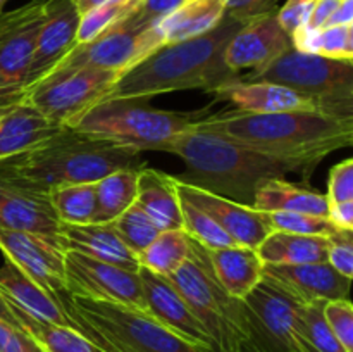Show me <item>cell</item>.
Here are the masks:
<instances>
[{
    "instance_id": "1",
    "label": "cell",
    "mask_w": 353,
    "mask_h": 352,
    "mask_svg": "<svg viewBox=\"0 0 353 352\" xmlns=\"http://www.w3.org/2000/svg\"><path fill=\"white\" fill-rule=\"evenodd\" d=\"M161 152L178 155L185 162L186 171L179 182L245 206H254L255 192L262 183L293 173L307 182L317 168L310 161L268 154L193 126L171 138Z\"/></svg>"
},
{
    "instance_id": "43",
    "label": "cell",
    "mask_w": 353,
    "mask_h": 352,
    "mask_svg": "<svg viewBox=\"0 0 353 352\" xmlns=\"http://www.w3.org/2000/svg\"><path fill=\"white\" fill-rule=\"evenodd\" d=\"M316 0H288L279 10H276L278 23L281 24L283 30L290 35L295 33L299 28L305 26L309 21L310 10H312Z\"/></svg>"
},
{
    "instance_id": "32",
    "label": "cell",
    "mask_w": 353,
    "mask_h": 352,
    "mask_svg": "<svg viewBox=\"0 0 353 352\" xmlns=\"http://www.w3.org/2000/svg\"><path fill=\"white\" fill-rule=\"evenodd\" d=\"M138 169L124 168L109 173L95 183L99 223L114 221L137 200Z\"/></svg>"
},
{
    "instance_id": "2",
    "label": "cell",
    "mask_w": 353,
    "mask_h": 352,
    "mask_svg": "<svg viewBox=\"0 0 353 352\" xmlns=\"http://www.w3.org/2000/svg\"><path fill=\"white\" fill-rule=\"evenodd\" d=\"M250 16L228 14L209 33L162 45L128 69L110 86L105 99H145L181 90L214 92L238 79L224 64V48ZM103 99V100H105Z\"/></svg>"
},
{
    "instance_id": "34",
    "label": "cell",
    "mask_w": 353,
    "mask_h": 352,
    "mask_svg": "<svg viewBox=\"0 0 353 352\" xmlns=\"http://www.w3.org/2000/svg\"><path fill=\"white\" fill-rule=\"evenodd\" d=\"M324 300L300 304L296 314V335L314 352H347L331 331L324 317Z\"/></svg>"
},
{
    "instance_id": "23",
    "label": "cell",
    "mask_w": 353,
    "mask_h": 352,
    "mask_svg": "<svg viewBox=\"0 0 353 352\" xmlns=\"http://www.w3.org/2000/svg\"><path fill=\"white\" fill-rule=\"evenodd\" d=\"M61 130L23 95L0 99V161L9 159Z\"/></svg>"
},
{
    "instance_id": "8",
    "label": "cell",
    "mask_w": 353,
    "mask_h": 352,
    "mask_svg": "<svg viewBox=\"0 0 353 352\" xmlns=\"http://www.w3.org/2000/svg\"><path fill=\"white\" fill-rule=\"evenodd\" d=\"M168 280L205 328L214 352H234L245 340L240 300L228 295L217 282L205 247L192 240V255Z\"/></svg>"
},
{
    "instance_id": "10",
    "label": "cell",
    "mask_w": 353,
    "mask_h": 352,
    "mask_svg": "<svg viewBox=\"0 0 353 352\" xmlns=\"http://www.w3.org/2000/svg\"><path fill=\"white\" fill-rule=\"evenodd\" d=\"M119 76L109 69L83 68L40 79L21 95L52 124L72 128L86 110L105 99Z\"/></svg>"
},
{
    "instance_id": "21",
    "label": "cell",
    "mask_w": 353,
    "mask_h": 352,
    "mask_svg": "<svg viewBox=\"0 0 353 352\" xmlns=\"http://www.w3.org/2000/svg\"><path fill=\"white\" fill-rule=\"evenodd\" d=\"M138 273H140L145 300H147V313L186 340L205 345L214 351L209 333L196 320L174 285L165 276L155 275L150 269L141 268V266Z\"/></svg>"
},
{
    "instance_id": "36",
    "label": "cell",
    "mask_w": 353,
    "mask_h": 352,
    "mask_svg": "<svg viewBox=\"0 0 353 352\" xmlns=\"http://www.w3.org/2000/svg\"><path fill=\"white\" fill-rule=\"evenodd\" d=\"M181 214H183V231L192 240L205 247L207 251L221 247H231L236 245L233 238L212 219L207 213L199 209L193 204L181 199Z\"/></svg>"
},
{
    "instance_id": "38",
    "label": "cell",
    "mask_w": 353,
    "mask_h": 352,
    "mask_svg": "<svg viewBox=\"0 0 353 352\" xmlns=\"http://www.w3.org/2000/svg\"><path fill=\"white\" fill-rule=\"evenodd\" d=\"M272 231L312 235V237H333L338 230L327 217L303 213H268Z\"/></svg>"
},
{
    "instance_id": "33",
    "label": "cell",
    "mask_w": 353,
    "mask_h": 352,
    "mask_svg": "<svg viewBox=\"0 0 353 352\" xmlns=\"http://www.w3.org/2000/svg\"><path fill=\"white\" fill-rule=\"evenodd\" d=\"M57 217L65 224L99 223L95 183L57 186L48 192Z\"/></svg>"
},
{
    "instance_id": "28",
    "label": "cell",
    "mask_w": 353,
    "mask_h": 352,
    "mask_svg": "<svg viewBox=\"0 0 353 352\" xmlns=\"http://www.w3.org/2000/svg\"><path fill=\"white\" fill-rule=\"evenodd\" d=\"M226 16L224 0H188L157 21L164 45L209 33Z\"/></svg>"
},
{
    "instance_id": "18",
    "label": "cell",
    "mask_w": 353,
    "mask_h": 352,
    "mask_svg": "<svg viewBox=\"0 0 353 352\" xmlns=\"http://www.w3.org/2000/svg\"><path fill=\"white\" fill-rule=\"evenodd\" d=\"M61 219L50 195L0 179V228L61 242Z\"/></svg>"
},
{
    "instance_id": "16",
    "label": "cell",
    "mask_w": 353,
    "mask_h": 352,
    "mask_svg": "<svg viewBox=\"0 0 353 352\" xmlns=\"http://www.w3.org/2000/svg\"><path fill=\"white\" fill-rule=\"evenodd\" d=\"M176 185H178L179 199L193 204L209 214L233 238L236 245L257 248L272 231L268 213H261L252 206H245L209 190L188 185L185 182H179L178 178H176Z\"/></svg>"
},
{
    "instance_id": "50",
    "label": "cell",
    "mask_w": 353,
    "mask_h": 352,
    "mask_svg": "<svg viewBox=\"0 0 353 352\" xmlns=\"http://www.w3.org/2000/svg\"><path fill=\"white\" fill-rule=\"evenodd\" d=\"M0 320L6 321V323H9L10 326L23 330V328H21V324H19V321H17L16 314L12 313V309H10L9 304H7V300L2 297V293H0Z\"/></svg>"
},
{
    "instance_id": "22",
    "label": "cell",
    "mask_w": 353,
    "mask_h": 352,
    "mask_svg": "<svg viewBox=\"0 0 353 352\" xmlns=\"http://www.w3.org/2000/svg\"><path fill=\"white\" fill-rule=\"evenodd\" d=\"M0 293L3 299L33 316L34 320L72 328L83 333V328L79 326L78 321L69 316L59 297L41 289L7 257L0 266Z\"/></svg>"
},
{
    "instance_id": "49",
    "label": "cell",
    "mask_w": 353,
    "mask_h": 352,
    "mask_svg": "<svg viewBox=\"0 0 353 352\" xmlns=\"http://www.w3.org/2000/svg\"><path fill=\"white\" fill-rule=\"evenodd\" d=\"M345 24H353V0H340L326 26H345Z\"/></svg>"
},
{
    "instance_id": "47",
    "label": "cell",
    "mask_w": 353,
    "mask_h": 352,
    "mask_svg": "<svg viewBox=\"0 0 353 352\" xmlns=\"http://www.w3.org/2000/svg\"><path fill=\"white\" fill-rule=\"evenodd\" d=\"M226 2V12L234 16H252V14L264 12L271 9L274 0H224Z\"/></svg>"
},
{
    "instance_id": "24",
    "label": "cell",
    "mask_w": 353,
    "mask_h": 352,
    "mask_svg": "<svg viewBox=\"0 0 353 352\" xmlns=\"http://www.w3.org/2000/svg\"><path fill=\"white\" fill-rule=\"evenodd\" d=\"M61 242L65 251H76L88 257L119 266V268L138 271L140 261L124 245L117 235L114 221L90 224H65L61 226Z\"/></svg>"
},
{
    "instance_id": "11",
    "label": "cell",
    "mask_w": 353,
    "mask_h": 352,
    "mask_svg": "<svg viewBox=\"0 0 353 352\" xmlns=\"http://www.w3.org/2000/svg\"><path fill=\"white\" fill-rule=\"evenodd\" d=\"M300 304L303 302L264 276L240 300L245 340L261 352H299L302 349L296 335Z\"/></svg>"
},
{
    "instance_id": "46",
    "label": "cell",
    "mask_w": 353,
    "mask_h": 352,
    "mask_svg": "<svg viewBox=\"0 0 353 352\" xmlns=\"http://www.w3.org/2000/svg\"><path fill=\"white\" fill-rule=\"evenodd\" d=\"M338 2L340 0H316L305 26H309L310 30H323V28H326L327 21H330L331 14L336 9Z\"/></svg>"
},
{
    "instance_id": "12",
    "label": "cell",
    "mask_w": 353,
    "mask_h": 352,
    "mask_svg": "<svg viewBox=\"0 0 353 352\" xmlns=\"http://www.w3.org/2000/svg\"><path fill=\"white\" fill-rule=\"evenodd\" d=\"M64 275L65 292L69 295L147 313V300L138 271L119 268L76 251H65Z\"/></svg>"
},
{
    "instance_id": "40",
    "label": "cell",
    "mask_w": 353,
    "mask_h": 352,
    "mask_svg": "<svg viewBox=\"0 0 353 352\" xmlns=\"http://www.w3.org/2000/svg\"><path fill=\"white\" fill-rule=\"evenodd\" d=\"M324 317L331 331L347 352H353V306L350 299L330 300L324 304Z\"/></svg>"
},
{
    "instance_id": "54",
    "label": "cell",
    "mask_w": 353,
    "mask_h": 352,
    "mask_svg": "<svg viewBox=\"0 0 353 352\" xmlns=\"http://www.w3.org/2000/svg\"><path fill=\"white\" fill-rule=\"evenodd\" d=\"M9 2V0H0V12H2V9H3V6H6V3Z\"/></svg>"
},
{
    "instance_id": "27",
    "label": "cell",
    "mask_w": 353,
    "mask_h": 352,
    "mask_svg": "<svg viewBox=\"0 0 353 352\" xmlns=\"http://www.w3.org/2000/svg\"><path fill=\"white\" fill-rule=\"evenodd\" d=\"M252 207L261 213H303L327 217L330 199L309 186L274 178L259 186Z\"/></svg>"
},
{
    "instance_id": "15",
    "label": "cell",
    "mask_w": 353,
    "mask_h": 352,
    "mask_svg": "<svg viewBox=\"0 0 353 352\" xmlns=\"http://www.w3.org/2000/svg\"><path fill=\"white\" fill-rule=\"evenodd\" d=\"M0 251L48 293L65 292V248L59 242L0 228Z\"/></svg>"
},
{
    "instance_id": "31",
    "label": "cell",
    "mask_w": 353,
    "mask_h": 352,
    "mask_svg": "<svg viewBox=\"0 0 353 352\" xmlns=\"http://www.w3.org/2000/svg\"><path fill=\"white\" fill-rule=\"evenodd\" d=\"M192 255V238L183 230H162L138 255L141 268L161 276H171Z\"/></svg>"
},
{
    "instance_id": "44",
    "label": "cell",
    "mask_w": 353,
    "mask_h": 352,
    "mask_svg": "<svg viewBox=\"0 0 353 352\" xmlns=\"http://www.w3.org/2000/svg\"><path fill=\"white\" fill-rule=\"evenodd\" d=\"M0 352H43L24 330L0 320Z\"/></svg>"
},
{
    "instance_id": "14",
    "label": "cell",
    "mask_w": 353,
    "mask_h": 352,
    "mask_svg": "<svg viewBox=\"0 0 353 352\" xmlns=\"http://www.w3.org/2000/svg\"><path fill=\"white\" fill-rule=\"evenodd\" d=\"M292 48V38L278 23L276 9L252 14L224 48V64L240 75L261 71Z\"/></svg>"
},
{
    "instance_id": "7",
    "label": "cell",
    "mask_w": 353,
    "mask_h": 352,
    "mask_svg": "<svg viewBox=\"0 0 353 352\" xmlns=\"http://www.w3.org/2000/svg\"><path fill=\"white\" fill-rule=\"evenodd\" d=\"M238 79L288 86L314 100L327 116L353 119V61L303 54L292 47L264 69Z\"/></svg>"
},
{
    "instance_id": "48",
    "label": "cell",
    "mask_w": 353,
    "mask_h": 352,
    "mask_svg": "<svg viewBox=\"0 0 353 352\" xmlns=\"http://www.w3.org/2000/svg\"><path fill=\"white\" fill-rule=\"evenodd\" d=\"M186 2L188 0H141L140 10L152 19H161Z\"/></svg>"
},
{
    "instance_id": "4",
    "label": "cell",
    "mask_w": 353,
    "mask_h": 352,
    "mask_svg": "<svg viewBox=\"0 0 353 352\" xmlns=\"http://www.w3.org/2000/svg\"><path fill=\"white\" fill-rule=\"evenodd\" d=\"M193 128L268 154L303 159L317 166L333 152L353 145V119L302 110L274 114L224 110L210 114Z\"/></svg>"
},
{
    "instance_id": "29",
    "label": "cell",
    "mask_w": 353,
    "mask_h": 352,
    "mask_svg": "<svg viewBox=\"0 0 353 352\" xmlns=\"http://www.w3.org/2000/svg\"><path fill=\"white\" fill-rule=\"evenodd\" d=\"M330 237L271 231L257 247L264 264H305L327 262Z\"/></svg>"
},
{
    "instance_id": "37",
    "label": "cell",
    "mask_w": 353,
    "mask_h": 352,
    "mask_svg": "<svg viewBox=\"0 0 353 352\" xmlns=\"http://www.w3.org/2000/svg\"><path fill=\"white\" fill-rule=\"evenodd\" d=\"M114 226L124 245L137 255H140L162 231L137 204L117 216L114 219Z\"/></svg>"
},
{
    "instance_id": "19",
    "label": "cell",
    "mask_w": 353,
    "mask_h": 352,
    "mask_svg": "<svg viewBox=\"0 0 353 352\" xmlns=\"http://www.w3.org/2000/svg\"><path fill=\"white\" fill-rule=\"evenodd\" d=\"M264 276L278 283L300 302L350 299L352 278L338 273L327 262L305 264H264Z\"/></svg>"
},
{
    "instance_id": "30",
    "label": "cell",
    "mask_w": 353,
    "mask_h": 352,
    "mask_svg": "<svg viewBox=\"0 0 353 352\" xmlns=\"http://www.w3.org/2000/svg\"><path fill=\"white\" fill-rule=\"evenodd\" d=\"M7 304L16 314L21 328L43 349V352H110L97 342L85 337L81 331L34 320L33 316L21 311L9 300H7Z\"/></svg>"
},
{
    "instance_id": "51",
    "label": "cell",
    "mask_w": 353,
    "mask_h": 352,
    "mask_svg": "<svg viewBox=\"0 0 353 352\" xmlns=\"http://www.w3.org/2000/svg\"><path fill=\"white\" fill-rule=\"evenodd\" d=\"M109 2V0H72V3H74L76 10H78L79 16H83V14L90 12V10H93L95 7L102 6V3Z\"/></svg>"
},
{
    "instance_id": "45",
    "label": "cell",
    "mask_w": 353,
    "mask_h": 352,
    "mask_svg": "<svg viewBox=\"0 0 353 352\" xmlns=\"http://www.w3.org/2000/svg\"><path fill=\"white\" fill-rule=\"evenodd\" d=\"M327 219L338 230L353 231V200H347V202H330Z\"/></svg>"
},
{
    "instance_id": "39",
    "label": "cell",
    "mask_w": 353,
    "mask_h": 352,
    "mask_svg": "<svg viewBox=\"0 0 353 352\" xmlns=\"http://www.w3.org/2000/svg\"><path fill=\"white\" fill-rule=\"evenodd\" d=\"M316 54L338 61H353V24L326 26L317 31Z\"/></svg>"
},
{
    "instance_id": "5",
    "label": "cell",
    "mask_w": 353,
    "mask_h": 352,
    "mask_svg": "<svg viewBox=\"0 0 353 352\" xmlns=\"http://www.w3.org/2000/svg\"><path fill=\"white\" fill-rule=\"evenodd\" d=\"M83 335L110 352H214L193 344L150 314L85 297L55 293Z\"/></svg>"
},
{
    "instance_id": "17",
    "label": "cell",
    "mask_w": 353,
    "mask_h": 352,
    "mask_svg": "<svg viewBox=\"0 0 353 352\" xmlns=\"http://www.w3.org/2000/svg\"><path fill=\"white\" fill-rule=\"evenodd\" d=\"M79 17L72 0H45L43 21L23 92L43 78L74 47Z\"/></svg>"
},
{
    "instance_id": "53",
    "label": "cell",
    "mask_w": 353,
    "mask_h": 352,
    "mask_svg": "<svg viewBox=\"0 0 353 352\" xmlns=\"http://www.w3.org/2000/svg\"><path fill=\"white\" fill-rule=\"evenodd\" d=\"M299 352H314L312 349H309V347H305V345H302V349H300Z\"/></svg>"
},
{
    "instance_id": "9",
    "label": "cell",
    "mask_w": 353,
    "mask_h": 352,
    "mask_svg": "<svg viewBox=\"0 0 353 352\" xmlns=\"http://www.w3.org/2000/svg\"><path fill=\"white\" fill-rule=\"evenodd\" d=\"M157 21L141 12L138 7L134 12L88 43L74 45L43 78L83 68L109 69L123 75L164 45Z\"/></svg>"
},
{
    "instance_id": "20",
    "label": "cell",
    "mask_w": 353,
    "mask_h": 352,
    "mask_svg": "<svg viewBox=\"0 0 353 352\" xmlns=\"http://www.w3.org/2000/svg\"><path fill=\"white\" fill-rule=\"evenodd\" d=\"M209 95L219 102H230L234 110L250 114H274V113H321L314 100L307 99L302 93L268 81H234L219 86Z\"/></svg>"
},
{
    "instance_id": "26",
    "label": "cell",
    "mask_w": 353,
    "mask_h": 352,
    "mask_svg": "<svg viewBox=\"0 0 353 352\" xmlns=\"http://www.w3.org/2000/svg\"><path fill=\"white\" fill-rule=\"evenodd\" d=\"M207 255L217 282L236 300L247 297L264 278V262L254 247L231 245L207 251Z\"/></svg>"
},
{
    "instance_id": "42",
    "label": "cell",
    "mask_w": 353,
    "mask_h": 352,
    "mask_svg": "<svg viewBox=\"0 0 353 352\" xmlns=\"http://www.w3.org/2000/svg\"><path fill=\"white\" fill-rule=\"evenodd\" d=\"M326 197L330 202H347L353 200V161L345 159L333 166L330 171Z\"/></svg>"
},
{
    "instance_id": "3",
    "label": "cell",
    "mask_w": 353,
    "mask_h": 352,
    "mask_svg": "<svg viewBox=\"0 0 353 352\" xmlns=\"http://www.w3.org/2000/svg\"><path fill=\"white\" fill-rule=\"evenodd\" d=\"M141 166L140 152L134 148L64 126L26 150L0 161V179L48 193L57 186L97 183L117 169Z\"/></svg>"
},
{
    "instance_id": "41",
    "label": "cell",
    "mask_w": 353,
    "mask_h": 352,
    "mask_svg": "<svg viewBox=\"0 0 353 352\" xmlns=\"http://www.w3.org/2000/svg\"><path fill=\"white\" fill-rule=\"evenodd\" d=\"M327 264L347 278H353V231L341 230L330 237Z\"/></svg>"
},
{
    "instance_id": "55",
    "label": "cell",
    "mask_w": 353,
    "mask_h": 352,
    "mask_svg": "<svg viewBox=\"0 0 353 352\" xmlns=\"http://www.w3.org/2000/svg\"><path fill=\"white\" fill-rule=\"evenodd\" d=\"M17 95H19V93H17ZM3 97H9V95H0V99H3Z\"/></svg>"
},
{
    "instance_id": "13",
    "label": "cell",
    "mask_w": 353,
    "mask_h": 352,
    "mask_svg": "<svg viewBox=\"0 0 353 352\" xmlns=\"http://www.w3.org/2000/svg\"><path fill=\"white\" fill-rule=\"evenodd\" d=\"M43 21V0L0 12V95L23 92Z\"/></svg>"
},
{
    "instance_id": "35",
    "label": "cell",
    "mask_w": 353,
    "mask_h": 352,
    "mask_svg": "<svg viewBox=\"0 0 353 352\" xmlns=\"http://www.w3.org/2000/svg\"><path fill=\"white\" fill-rule=\"evenodd\" d=\"M141 0H109L79 17L76 45L88 43L140 7Z\"/></svg>"
},
{
    "instance_id": "52",
    "label": "cell",
    "mask_w": 353,
    "mask_h": 352,
    "mask_svg": "<svg viewBox=\"0 0 353 352\" xmlns=\"http://www.w3.org/2000/svg\"><path fill=\"white\" fill-rule=\"evenodd\" d=\"M234 352H261V351H257V349H255L252 344H248L247 340H241L240 344H238V347L234 349Z\"/></svg>"
},
{
    "instance_id": "25",
    "label": "cell",
    "mask_w": 353,
    "mask_h": 352,
    "mask_svg": "<svg viewBox=\"0 0 353 352\" xmlns=\"http://www.w3.org/2000/svg\"><path fill=\"white\" fill-rule=\"evenodd\" d=\"M138 207L161 230H183L181 199L176 185V176L141 166L138 169Z\"/></svg>"
},
{
    "instance_id": "6",
    "label": "cell",
    "mask_w": 353,
    "mask_h": 352,
    "mask_svg": "<svg viewBox=\"0 0 353 352\" xmlns=\"http://www.w3.org/2000/svg\"><path fill=\"white\" fill-rule=\"evenodd\" d=\"M145 99H105L86 110L72 128L134 150H162L171 138L210 116L209 109L161 110Z\"/></svg>"
}]
</instances>
